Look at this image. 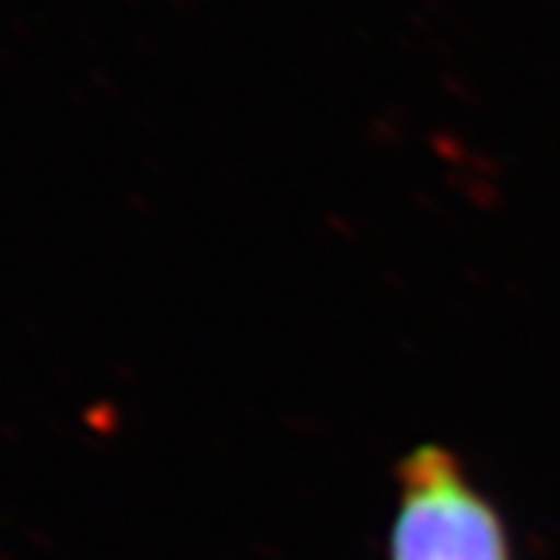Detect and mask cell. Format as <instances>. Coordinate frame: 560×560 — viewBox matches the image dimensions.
<instances>
[{"mask_svg":"<svg viewBox=\"0 0 560 560\" xmlns=\"http://www.w3.org/2000/svg\"><path fill=\"white\" fill-rule=\"evenodd\" d=\"M389 560H514L499 508L442 445L401 458Z\"/></svg>","mask_w":560,"mask_h":560,"instance_id":"cell-1","label":"cell"}]
</instances>
